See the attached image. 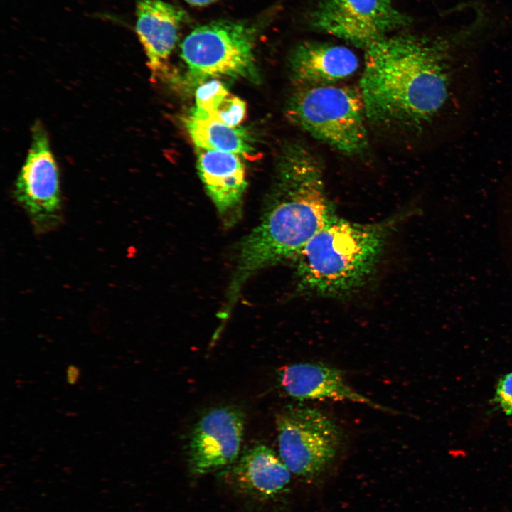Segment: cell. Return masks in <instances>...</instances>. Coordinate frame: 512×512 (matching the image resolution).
Instances as JSON below:
<instances>
[{"label":"cell","mask_w":512,"mask_h":512,"mask_svg":"<svg viewBox=\"0 0 512 512\" xmlns=\"http://www.w3.org/2000/svg\"><path fill=\"white\" fill-rule=\"evenodd\" d=\"M279 457L289 471L302 477L318 475L334 459L341 432L320 410L287 405L276 415Z\"/></svg>","instance_id":"8992f818"},{"label":"cell","mask_w":512,"mask_h":512,"mask_svg":"<svg viewBox=\"0 0 512 512\" xmlns=\"http://www.w3.org/2000/svg\"><path fill=\"white\" fill-rule=\"evenodd\" d=\"M287 116L312 137L342 153L358 154L368 146L367 117L359 90L336 84L296 87Z\"/></svg>","instance_id":"277c9868"},{"label":"cell","mask_w":512,"mask_h":512,"mask_svg":"<svg viewBox=\"0 0 512 512\" xmlns=\"http://www.w3.org/2000/svg\"><path fill=\"white\" fill-rule=\"evenodd\" d=\"M273 198L261 222L240 244L230 303L258 270L297 257L334 215L321 164L307 147L291 143L277 164Z\"/></svg>","instance_id":"7a4b0ae2"},{"label":"cell","mask_w":512,"mask_h":512,"mask_svg":"<svg viewBox=\"0 0 512 512\" xmlns=\"http://www.w3.org/2000/svg\"><path fill=\"white\" fill-rule=\"evenodd\" d=\"M358 66V58L350 49L327 43H302L290 57L295 87L336 84L353 74Z\"/></svg>","instance_id":"4fadbf2b"},{"label":"cell","mask_w":512,"mask_h":512,"mask_svg":"<svg viewBox=\"0 0 512 512\" xmlns=\"http://www.w3.org/2000/svg\"><path fill=\"white\" fill-rule=\"evenodd\" d=\"M31 131V146L15 183L14 195L35 231L46 233L62 222L60 175L44 127L37 121Z\"/></svg>","instance_id":"52a82bcc"},{"label":"cell","mask_w":512,"mask_h":512,"mask_svg":"<svg viewBox=\"0 0 512 512\" xmlns=\"http://www.w3.org/2000/svg\"><path fill=\"white\" fill-rule=\"evenodd\" d=\"M314 28L365 48L407 22L392 0H319Z\"/></svg>","instance_id":"ba28073f"},{"label":"cell","mask_w":512,"mask_h":512,"mask_svg":"<svg viewBox=\"0 0 512 512\" xmlns=\"http://www.w3.org/2000/svg\"><path fill=\"white\" fill-rule=\"evenodd\" d=\"M136 32L152 78L169 73L168 59L178 38L183 12L161 0H136Z\"/></svg>","instance_id":"7c38bea8"},{"label":"cell","mask_w":512,"mask_h":512,"mask_svg":"<svg viewBox=\"0 0 512 512\" xmlns=\"http://www.w3.org/2000/svg\"><path fill=\"white\" fill-rule=\"evenodd\" d=\"M186 125L198 149L230 152L248 159L255 154L252 139L243 129L225 125L194 109Z\"/></svg>","instance_id":"9a60e30c"},{"label":"cell","mask_w":512,"mask_h":512,"mask_svg":"<svg viewBox=\"0 0 512 512\" xmlns=\"http://www.w3.org/2000/svg\"><path fill=\"white\" fill-rule=\"evenodd\" d=\"M246 111L245 101L230 93L209 117L229 127H237L244 120Z\"/></svg>","instance_id":"e0dca14e"},{"label":"cell","mask_w":512,"mask_h":512,"mask_svg":"<svg viewBox=\"0 0 512 512\" xmlns=\"http://www.w3.org/2000/svg\"><path fill=\"white\" fill-rule=\"evenodd\" d=\"M245 415L237 406L225 405L206 412L196 423L188 444L191 474L219 472L233 464L241 449Z\"/></svg>","instance_id":"9c48e42d"},{"label":"cell","mask_w":512,"mask_h":512,"mask_svg":"<svg viewBox=\"0 0 512 512\" xmlns=\"http://www.w3.org/2000/svg\"><path fill=\"white\" fill-rule=\"evenodd\" d=\"M80 377V370L75 365H69L66 369V381L70 385H75Z\"/></svg>","instance_id":"d6986e66"},{"label":"cell","mask_w":512,"mask_h":512,"mask_svg":"<svg viewBox=\"0 0 512 512\" xmlns=\"http://www.w3.org/2000/svg\"><path fill=\"white\" fill-rule=\"evenodd\" d=\"M291 471L276 453L265 444L243 452L218 477L234 493L257 502H267L284 491Z\"/></svg>","instance_id":"30bf717a"},{"label":"cell","mask_w":512,"mask_h":512,"mask_svg":"<svg viewBox=\"0 0 512 512\" xmlns=\"http://www.w3.org/2000/svg\"><path fill=\"white\" fill-rule=\"evenodd\" d=\"M229 94L226 86L220 80L203 82L196 90L194 110L210 117Z\"/></svg>","instance_id":"2e32d148"},{"label":"cell","mask_w":512,"mask_h":512,"mask_svg":"<svg viewBox=\"0 0 512 512\" xmlns=\"http://www.w3.org/2000/svg\"><path fill=\"white\" fill-rule=\"evenodd\" d=\"M494 402L505 414L512 415V372L499 380L496 389Z\"/></svg>","instance_id":"ac0fdd59"},{"label":"cell","mask_w":512,"mask_h":512,"mask_svg":"<svg viewBox=\"0 0 512 512\" xmlns=\"http://www.w3.org/2000/svg\"><path fill=\"white\" fill-rule=\"evenodd\" d=\"M279 382L287 395L298 400L349 401L393 412L355 390L341 370L324 363L308 362L284 366L279 370Z\"/></svg>","instance_id":"8fae6325"},{"label":"cell","mask_w":512,"mask_h":512,"mask_svg":"<svg viewBox=\"0 0 512 512\" xmlns=\"http://www.w3.org/2000/svg\"><path fill=\"white\" fill-rule=\"evenodd\" d=\"M393 223H357L334 215L297 257L301 289L338 296L361 287L374 271Z\"/></svg>","instance_id":"3957f363"},{"label":"cell","mask_w":512,"mask_h":512,"mask_svg":"<svg viewBox=\"0 0 512 512\" xmlns=\"http://www.w3.org/2000/svg\"><path fill=\"white\" fill-rule=\"evenodd\" d=\"M450 44L420 36H385L367 46L360 80L367 119L416 128L430 121L448 97Z\"/></svg>","instance_id":"6da1fadb"},{"label":"cell","mask_w":512,"mask_h":512,"mask_svg":"<svg viewBox=\"0 0 512 512\" xmlns=\"http://www.w3.org/2000/svg\"><path fill=\"white\" fill-rule=\"evenodd\" d=\"M255 33L240 23L221 20L193 30L181 45V57L193 82L214 77H252Z\"/></svg>","instance_id":"5b68a950"},{"label":"cell","mask_w":512,"mask_h":512,"mask_svg":"<svg viewBox=\"0 0 512 512\" xmlns=\"http://www.w3.org/2000/svg\"><path fill=\"white\" fill-rule=\"evenodd\" d=\"M188 3L195 6H204L213 3L216 0H185Z\"/></svg>","instance_id":"ffe728a7"},{"label":"cell","mask_w":512,"mask_h":512,"mask_svg":"<svg viewBox=\"0 0 512 512\" xmlns=\"http://www.w3.org/2000/svg\"><path fill=\"white\" fill-rule=\"evenodd\" d=\"M198 149L200 178L218 211L228 213L239 204L247 187L244 164L235 154Z\"/></svg>","instance_id":"5bb4252c"}]
</instances>
